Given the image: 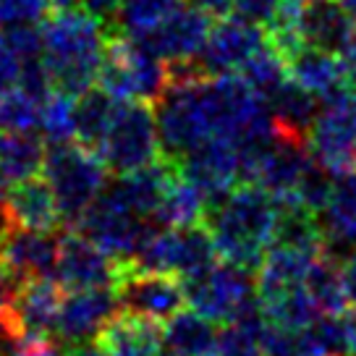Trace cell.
Listing matches in <instances>:
<instances>
[{
  "mask_svg": "<svg viewBox=\"0 0 356 356\" xmlns=\"http://www.w3.org/2000/svg\"><path fill=\"white\" fill-rule=\"evenodd\" d=\"M275 220L278 204L254 184H238L220 202L210 204L204 215V225L218 246V254L252 273L259 270L273 246Z\"/></svg>",
  "mask_w": 356,
  "mask_h": 356,
  "instance_id": "obj_1",
  "label": "cell"
},
{
  "mask_svg": "<svg viewBox=\"0 0 356 356\" xmlns=\"http://www.w3.org/2000/svg\"><path fill=\"white\" fill-rule=\"evenodd\" d=\"M44 66L56 92L79 97L97 84L108 34L84 11H50L42 24Z\"/></svg>",
  "mask_w": 356,
  "mask_h": 356,
  "instance_id": "obj_2",
  "label": "cell"
},
{
  "mask_svg": "<svg viewBox=\"0 0 356 356\" xmlns=\"http://www.w3.org/2000/svg\"><path fill=\"white\" fill-rule=\"evenodd\" d=\"M108 170L111 168L95 149L79 142L47 147L42 173L53 186L63 222L76 225L84 210L108 186Z\"/></svg>",
  "mask_w": 356,
  "mask_h": 356,
  "instance_id": "obj_3",
  "label": "cell"
},
{
  "mask_svg": "<svg viewBox=\"0 0 356 356\" xmlns=\"http://www.w3.org/2000/svg\"><path fill=\"white\" fill-rule=\"evenodd\" d=\"M100 157L115 176L131 173L163 157L152 102H121Z\"/></svg>",
  "mask_w": 356,
  "mask_h": 356,
  "instance_id": "obj_4",
  "label": "cell"
},
{
  "mask_svg": "<svg viewBox=\"0 0 356 356\" xmlns=\"http://www.w3.org/2000/svg\"><path fill=\"white\" fill-rule=\"evenodd\" d=\"M152 225L155 222L136 215L115 191H111V186H105L100 197L89 204L71 228L92 238L118 265H129Z\"/></svg>",
  "mask_w": 356,
  "mask_h": 356,
  "instance_id": "obj_5",
  "label": "cell"
},
{
  "mask_svg": "<svg viewBox=\"0 0 356 356\" xmlns=\"http://www.w3.org/2000/svg\"><path fill=\"white\" fill-rule=\"evenodd\" d=\"M186 289V304L197 309L212 323H234L236 317L254 304L257 278L252 270L238 267L234 262H218L210 273L202 278L184 280Z\"/></svg>",
  "mask_w": 356,
  "mask_h": 356,
  "instance_id": "obj_6",
  "label": "cell"
},
{
  "mask_svg": "<svg viewBox=\"0 0 356 356\" xmlns=\"http://www.w3.org/2000/svg\"><path fill=\"white\" fill-rule=\"evenodd\" d=\"M155 118L163 157H170L176 163L189 149L212 136L204 105H202L200 84L168 87L155 102Z\"/></svg>",
  "mask_w": 356,
  "mask_h": 356,
  "instance_id": "obj_7",
  "label": "cell"
},
{
  "mask_svg": "<svg viewBox=\"0 0 356 356\" xmlns=\"http://www.w3.org/2000/svg\"><path fill=\"white\" fill-rule=\"evenodd\" d=\"M309 149L314 160L335 178L356 170V95L348 89L323 102L312 126Z\"/></svg>",
  "mask_w": 356,
  "mask_h": 356,
  "instance_id": "obj_8",
  "label": "cell"
},
{
  "mask_svg": "<svg viewBox=\"0 0 356 356\" xmlns=\"http://www.w3.org/2000/svg\"><path fill=\"white\" fill-rule=\"evenodd\" d=\"M113 289L123 314L145 317L163 325L186 304L184 280L170 273H147V270L121 265V275Z\"/></svg>",
  "mask_w": 356,
  "mask_h": 356,
  "instance_id": "obj_9",
  "label": "cell"
},
{
  "mask_svg": "<svg viewBox=\"0 0 356 356\" xmlns=\"http://www.w3.org/2000/svg\"><path fill=\"white\" fill-rule=\"evenodd\" d=\"M121 312L118 296L113 286H100V289H81L68 291L60 304L56 325V341L74 348V346L95 343L105 325Z\"/></svg>",
  "mask_w": 356,
  "mask_h": 356,
  "instance_id": "obj_10",
  "label": "cell"
},
{
  "mask_svg": "<svg viewBox=\"0 0 356 356\" xmlns=\"http://www.w3.org/2000/svg\"><path fill=\"white\" fill-rule=\"evenodd\" d=\"M60 304H63V289L56 278H32L11 291L3 317L24 341L53 338Z\"/></svg>",
  "mask_w": 356,
  "mask_h": 356,
  "instance_id": "obj_11",
  "label": "cell"
},
{
  "mask_svg": "<svg viewBox=\"0 0 356 356\" xmlns=\"http://www.w3.org/2000/svg\"><path fill=\"white\" fill-rule=\"evenodd\" d=\"M121 275V265L108 252L76 228L60 234L58 246V265L53 278L60 283L63 291L100 289V286H115Z\"/></svg>",
  "mask_w": 356,
  "mask_h": 356,
  "instance_id": "obj_12",
  "label": "cell"
},
{
  "mask_svg": "<svg viewBox=\"0 0 356 356\" xmlns=\"http://www.w3.org/2000/svg\"><path fill=\"white\" fill-rule=\"evenodd\" d=\"M178 170L200 186L210 204H215L241 184L238 147L234 139L210 136L178 160Z\"/></svg>",
  "mask_w": 356,
  "mask_h": 356,
  "instance_id": "obj_13",
  "label": "cell"
},
{
  "mask_svg": "<svg viewBox=\"0 0 356 356\" xmlns=\"http://www.w3.org/2000/svg\"><path fill=\"white\" fill-rule=\"evenodd\" d=\"M60 236L53 231H26L11 228L0 238V267L11 286L32 278H53L58 265Z\"/></svg>",
  "mask_w": 356,
  "mask_h": 356,
  "instance_id": "obj_14",
  "label": "cell"
},
{
  "mask_svg": "<svg viewBox=\"0 0 356 356\" xmlns=\"http://www.w3.org/2000/svg\"><path fill=\"white\" fill-rule=\"evenodd\" d=\"M267 34L259 24H252L241 16H225L207 34V42L202 47L200 63L210 76L218 74H236L241 71L249 58L265 44Z\"/></svg>",
  "mask_w": 356,
  "mask_h": 356,
  "instance_id": "obj_15",
  "label": "cell"
},
{
  "mask_svg": "<svg viewBox=\"0 0 356 356\" xmlns=\"http://www.w3.org/2000/svg\"><path fill=\"white\" fill-rule=\"evenodd\" d=\"M210 29V16L202 8H197L194 3H186V6H178L168 19L157 24L155 29H149L145 34H136L131 40H136L142 47L160 56L163 60L197 58L202 53L204 42H207Z\"/></svg>",
  "mask_w": 356,
  "mask_h": 356,
  "instance_id": "obj_16",
  "label": "cell"
},
{
  "mask_svg": "<svg viewBox=\"0 0 356 356\" xmlns=\"http://www.w3.org/2000/svg\"><path fill=\"white\" fill-rule=\"evenodd\" d=\"M6 212L16 228L26 231H58V225L63 222L53 186L44 176H32L11 184L6 194Z\"/></svg>",
  "mask_w": 356,
  "mask_h": 356,
  "instance_id": "obj_17",
  "label": "cell"
},
{
  "mask_svg": "<svg viewBox=\"0 0 356 356\" xmlns=\"http://www.w3.org/2000/svg\"><path fill=\"white\" fill-rule=\"evenodd\" d=\"M317 218L325 234L323 252L343 262L356 249V170L335 178L333 197Z\"/></svg>",
  "mask_w": 356,
  "mask_h": 356,
  "instance_id": "obj_18",
  "label": "cell"
},
{
  "mask_svg": "<svg viewBox=\"0 0 356 356\" xmlns=\"http://www.w3.org/2000/svg\"><path fill=\"white\" fill-rule=\"evenodd\" d=\"M301 34L309 47H320L341 56L356 34V24L341 8L338 0H309L301 13Z\"/></svg>",
  "mask_w": 356,
  "mask_h": 356,
  "instance_id": "obj_19",
  "label": "cell"
},
{
  "mask_svg": "<svg viewBox=\"0 0 356 356\" xmlns=\"http://www.w3.org/2000/svg\"><path fill=\"white\" fill-rule=\"evenodd\" d=\"M97 343L108 356H160L163 351V323L118 312L105 325Z\"/></svg>",
  "mask_w": 356,
  "mask_h": 356,
  "instance_id": "obj_20",
  "label": "cell"
},
{
  "mask_svg": "<svg viewBox=\"0 0 356 356\" xmlns=\"http://www.w3.org/2000/svg\"><path fill=\"white\" fill-rule=\"evenodd\" d=\"M291 79L317 95L320 100H333L346 92V66L341 56L320 50V47H304L289 60Z\"/></svg>",
  "mask_w": 356,
  "mask_h": 356,
  "instance_id": "obj_21",
  "label": "cell"
},
{
  "mask_svg": "<svg viewBox=\"0 0 356 356\" xmlns=\"http://www.w3.org/2000/svg\"><path fill=\"white\" fill-rule=\"evenodd\" d=\"M317 254L299 252L291 246H270L262 265L257 270V296L259 301H273L304 286L307 270Z\"/></svg>",
  "mask_w": 356,
  "mask_h": 356,
  "instance_id": "obj_22",
  "label": "cell"
},
{
  "mask_svg": "<svg viewBox=\"0 0 356 356\" xmlns=\"http://www.w3.org/2000/svg\"><path fill=\"white\" fill-rule=\"evenodd\" d=\"M215 325L197 309H181L163 325V348L173 356H212L220 338Z\"/></svg>",
  "mask_w": 356,
  "mask_h": 356,
  "instance_id": "obj_23",
  "label": "cell"
},
{
  "mask_svg": "<svg viewBox=\"0 0 356 356\" xmlns=\"http://www.w3.org/2000/svg\"><path fill=\"white\" fill-rule=\"evenodd\" d=\"M267 108L273 113V121H275V126H278L280 131L309 142L312 126H314L317 115L323 111V100L317 95H312L309 89L296 84L293 79H289L267 100Z\"/></svg>",
  "mask_w": 356,
  "mask_h": 356,
  "instance_id": "obj_24",
  "label": "cell"
},
{
  "mask_svg": "<svg viewBox=\"0 0 356 356\" xmlns=\"http://www.w3.org/2000/svg\"><path fill=\"white\" fill-rule=\"evenodd\" d=\"M210 202L202 194L197 184H191L189 178L178 170L176 176L170 178L163 202L155 210L152 222L163 225V228H191V225H202L204 215H207Z\"/></svg>",
  "mask_w": 356,
  "mask_h": 356,
  "instance_id": "obj_25",
  "label": "cell"
},
{
  "mask_svg": "<svg viewBox=\"0 0 356 356\" xmlns=\"http://www.w3.org/2000/svg\"><path fill=\"white\" fill-rule=\"evenodd\" d=\"M118 105L102 87H92L84 95H79L74 102V121H76V142L89 147L100 155V147L108 139L113 118L118 113Z\"/></svg>",
  "mask_w": 356,
  "mask_h": 356,
  "instance_id": "obj_26",
  "label": "cell"
},
{
  "mask_svg": "<svg viewBox=\"0 0 356 356\" xmlns=\"http://www.w3.org/2000/svg\"><path fill=\"white\" fill-rule=\"evenodd\" d=\"M275 204H278V220H275L273 246H291L299 252L320 254L325 246L320 218L307 207H301L299 202H275Z\"/></svg>",
  "mask_w": 356,
  "mask_h": 356,
  "instance_id": "obj_27",
  "label": "cell"
},
{
  "mask_svg": "<svg viewBox=\"0 0 356 356\" xmlns=\"http://www.w3.org/2000/svg\"><path fill=\"white\" fill-rule=\"evenodd\" d=\"M304 289L323 314H343L348 309L343 270H341V259H335V257L320 252L312 259L307 278H304Z\"/></svg>",
  "mask_w": 356,
  "mask_h": 356,
  "instance_id": "obj_28",
  "label": "cell"
},
{
  "mask_svg": "<svg viewBox=\"0 0 356 356\" xmlns=\"http://www.w3.org/2000/svg\"><path fill=\"white\" fill-rule=\"evenodd\" d=\"M47 145L37 134H6L0 145V173L8 184L37 176L44 165Z\"/></svg>",
  "mask_w": 356,
  "mask_h": 356,
  "instance_id": "obj_29",
  "label": "cell"
},
{
  "mask_svg": "<svg viewBox=\"0 0 356 356\" xmlns=\"http://www.w3.org/2000/svg\"><path fill=\"white\" fill-rule=\"evenodd\" d=\"M218 246L212 241L207 225H191V228H178V265L176 275L181 280L202 278L218 265Z\"/></svg>",
  "mask_w": 356,
  "mask_h": 356,
  "instance_id": "obj_30",
  "label": "cell"
},
{
  "mask_svg": "<svg viewBox=\"0 0 356 356\" xmlns=\"http://www.w3.org/2000/svg\"><path fill=\"white\" fill-rule=\"evenodd\" d=\"M241 76L246 79V84L254 89L262 100H270L286 81L291 79L289 74V60L280 56L278 50L270 42H265L254 56L246 60L241 71Z\"/></svg>",
  "mask_w": 356,
  "mask_h": 356,
  "instance_id": "obj_31",
  "label": "cell"
},
{
  "mask_svg": "<svg viewBox=\"0 0 356 356\" xmlns=\"http://www.w3.org/2000/svg\"><path fill=\"white\" fill-rule=\"evenodd\" d=\"M74 102L76 97L53 92L47 100L40 105V136L44 145H68L76 142V121H74Z\"/></svg>",
  "mask_w": 356,
  "mask_h": 356,
  "instance_id": "obj_32",
  "label": "cell"
},
{
  "mask_svg": "<svg viewBox=\"0 0 356 356\" xmlns=\"http://www.w3.org/2000/svg\"><path fill=\"white\" fill-rule=\"evenodd\" d=\"M262 309H265L267 323L286 325V327H309L323 314L304 286L273 301H262Z\"/></svg>",
  "mask_w": 356,
  "mask_h": 356,
  "instance_id": "obj_33",
  "label": "cell"
},
{
  "mask_svg": "<svg viewBox=\"0 0 356 356\" xmlns=\"http://www.w3.org/2000/svg\"><path fill=\"white\" fill-rule=\"evenodd\" d=\"M181 6V0H123L118 29L129 37L145 34L168 19Z\"/></svg>",
  "mask_w": 356,
  "mask_h": 356,
  "instance_id": "obj_34",
  "label": "cell"
},
{
  "mask_svg": "<svg viewBox=\"0 0 356 356\" xmlns=\"http://www.w3.org/2000/svg\"><path fill=\"white\" fill-rule=\"evenodd\" d=\"M0 129L6 134H34L40 129V102L19 87L0 95Z\"/></svg>",
  "mask_w": 356,
  "mask_h": 356,
  "instance_id": "obj_35",
  "label": "cell"
},
{
  "mask_svg": "<svg viewBox=\"0 0 356 356\" xmlns=\"http://www.w3.org/2000/svg\"><path fill=\"white\" fill-rule=\"evenodd\" d=\"M333 189H335V176L314 160L307 168V173L301 176L296 194H293V202H299L301 207H307L309 212L320 215L325 210V204L330 202V197H333Z\"/></svg>",
  "mask_w": 356,
  "mask_h": 356,
  "instance_id": "obj_36",
  "label": "cell"
},
{
  "mask_svg": "<svg viewBox=\"0 0 356 356\" xmlns=\"http://www.w3.org/2000/svg\"><path fill=\"white\" fill-rule=\"evenodd\" d=\"M3 40L11 44V50L22 60H29V58H40L44 50V40H42V29L37 24H16V26H3L0 29Z\"/></svg>",
  "mask_w": 356,
  "mask_h": 356,
  "instance_id": "obj_37",
  "label": "cell"
},
{
  "mask_svg": "<svg viewBox=\"0 0 356 356\" xmlns=\"http://www.w3.org/2000/svg\"><path fill=\"white\" fill-rule=\"evenodd\" d=\"M50 11L47 0H0V29L16 24H37Z\"/></svg>",
  "mask_w": 356,
  "mask_h": 356,
  "instance_id": "obj_38",
  "label": "cell"
},
{
  "mask_svg": "<svg viewBox=\"0 0 356 356\" xmlns=\"http://www.w3.org/2000/svg\"><path fill=\"white\" fill-rule=\"evenodd\" d=\"M79 6H81V11L87 13V16H92L95 22L100 24L108 37L121 34L118 19H121L123 0H79Z\"/></svg>",
  "mask_w": 356,
  "mask_h": 356,
  "instance_id": "obj_39",
  "label": "cell"
},
{
  "mask_svg": "<svg viewBox=\"0 0 356 356\" xmlns=\"http://www.w3.org/2000/svg\"><path fill=\"white\" fill-rule=\"evenodd\" d=\"M280 8V0H236L234 13L241 16L246 22L267 26V24L275 19V13Z\"/></svg>",
  "mask_w": 356,
  "mask_h": 356,
  "instance_id": "obj_40",
  "label": "cell"
},
{
  "mask_svg": "<svg viewBox=\"0 0 356 356\" xmlns=\"http://www.w3.org/2000/svg\"><path fill=\"white\" fill-rule=\"evenodd\" d=\"M19 79H22V58L13 53L11 44L0 34V95L19 87Z\"/></svg>",
  "mask_w": 356,
  "mask_h": 356,
  "instance_id": "obj_41",
  "label": "cell"
},
{
  "mask_svg": "<svg viewBox=\"0 0 356 356\" xmlns=\"http://www.w3.org/2000/svg\"><path fill=\"white\" fill-rule=\"evenodd\" d=\"M16 356H66V354H63V343L60 341L34 338V341H24Z\"/></svg>",
  "mask_w": 356,
  "mask_h": 356,
  "instance_id": "obj_42",
  "label": "cell"
},
{
  "mask_svg": "<svg viewBox=\"0 0 356 356\" xmlns=\"http://www.w3.org/2000/svg\"><path fill=\"white\" fill-rule=\"evenodd\" d=\"M24 338L11 327V323L0 314V356H16L22 348Z\"/></svg>",
  "mask_w": 356,
  "mask_h": 356,
  "instance_id": "obj_43",
  "label": "cell"
},
{
  "mask_svg": "<svg viewBox=\"0 0 356 356\" xmlns=\"http://www.w3.org/2000/svg\"><path fill=\"white\" fill-rule=\"evenodd\" d=\"M197 8L207 13L210 19H225L234 13V3L236 0H191Z\"/></svg>",
  "mask_w": 356,
  "mask_h": 356,
  "instance_id": "obj_44",
  "label": "cell"
},
{
  "mask_svg": "<svg viewBox=\"0 0 356 356\" xmlns=\"http://www.w3.org/2000/svg\"><path fill=\"white\" fill-rule=\"evenodd\" d=\"M6 178H3V173H0V238L8 234L11 228H16L11 222V218H8V212H6V194H8V189H6Z\"/></svg>",
  "mask_w": 356,
  "mask_h": 356,
  "instance_id": "obj_45",
  "label": "cell"
},
{
  "mask_svg": "<svg viewBox=\"0 0 356 356\" xmlns=\"http://www.w3.org/2000/svg\"><path fill=\"white\" fill-rule=\"evenodd\" d=\"M66 356H108V351H105L100 343H84V346H74V348H68Z\"/></svg>",
  "mask_w": 356,
  "mask_h": 356,
  "instance_id": "obj_46",
  "label": "cell"
},
{
  "mask_svg": "<svg viewBox=\"0 0 356 356\" xmlns=\"http://www.w3.org/2000/svg\"><path fill=\"white\" fill-rule=\"evenodd\" d=\"M11 280H8V275L3 273V267H0V314H3V309H6V304H8V296H11Z\"/></svg>",
  "mask_w": 356,
  "mask_h": 356,
  "instance_id": "obj_47",
  "label": "cell"
},
{
  "mask_svg": "<svg viewBox=\"0 0 356 356\" xmlns=\"http://www.w3.org/2000/svg\"><path fill=\"white\" fill-rule=\"evenodd\" d=\"M50 11H74L79 6V0H47Z\"/></svg>",
  "mask_w": 356,
  "mask_h": 356,
  "instance_id": "obj_48",
  "label": "cell"
},
{
  "mask_svg": "<svg viewBox=\"0 0 356 356\" xmlns=\"http://www.w3.org/2000/svg\"><path fill=\"white\" fill-rule=\"evenodd\" d=\"M348 333H351V356H356V309L348 317Z\"/></svg>",
  "mask_w": 356,
  "mask_h": 356,
  "instance_id": "obj_49",
  "label": "cell"
},
{
  "mask_svg": "<svg viewBox=\"0 0 356 356\" xmlns=\"http://www.w3.org/2000/svg\"><path fill=\"white\" fill-rule=\"evenodd\" d=\"M338 3H341V8L348 13V19L356 24V0H338Z\"/></svg>",
  "mask_w": 356,
  "mask_h": 356,
  "instance_id": "obj_50",
  "label": "cell"
},
{
  "mask_svg": "<svg viewBox=\"0 0 356 356\" xmlns=\"http://www.w3.org/2000/svg\"><path fill=\"white\" fill-rule=\"evenodd\" d=\"M304 3H309V0H304Z\"/></svg>",
  "mask_w": 356,
  "mask_h": 356,
  "instance_id": "obj_51",
  "label": "cell"
}]
</instances>
